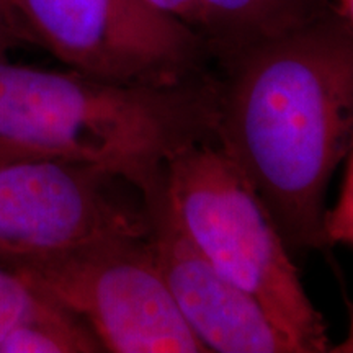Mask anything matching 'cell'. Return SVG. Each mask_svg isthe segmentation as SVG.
Instances as JSON below:
<instances>
[{
  "label": "cell",
  "instance_id": "obj_1",
  "mask_svg": "<svg viewBox=\"0 0 353 353\" xmlns=\"http://www.w3.org/2000/svg\"><path fill=\"white\" fill-rule=\"evenodd\" d=\"M214 143L291 252L327 247V190L353 138V33L330 10L223 64Z\"/></svg>",
  "mask_w": 353,
  "mask_h": 353
},
{
  "label": "cell",
  "instance_id": "obj_2",
  "mask_svg": "<svg viewBox=\"0 0 353 353\" xmlns=\"http://www.w3.org/2000/svg\"><path fill=\"white\" fill-rule=\"evenodd\" d=\"M216 117L213 74L180 85H138L0 57V143L100 167L144 198L161 187L175 154L214 141Z\"/></svg>",
  "mask_w": 353,
  "mask_h": 353
},
{
  "label": "cell",
  "instance_id": "obj_3",
  "mask_svg": "<svg viewBox=\"0 0 353 353\" xmlns=\"http://www.w3.org/2000/svg\"><path fill=\"white\" fill-rule=\"evenodd\" d=\"M162 187L192 244L262 304L299 353L330 352L324 317L304 290L283 234L214 141L175 154L165 165Z\"/></svg>",
  "mask_w": 353,
  "mask_h": 353
},
{
  "label": "cell",
  "instance_id": "obj_4",
  "mask_svg": "<svg viewBox=\"0 0 353 353\" xmlns=\"http://www.w3.org/2000/svg\"><path fill=\"white\" fill-rule=\"evenodd\" d=\"M2 265L82 321L101 352L208 353L176 307L149 234Z\"/></svg>",
  "mask_w": 353,
  "mask_h": 353
},
{
  "label": "cell",
  "instance_id": "obj_5",
  "mask_svg": "<svg viewBox=\"0 0 353 353\" xmlns=\"http://www.w3.org/2000/svg\"><path fill=\"white\" fill-rule=\"evenodd\" d=\"M10 7L25 41L68 69L157 87L210 76L205 39L145 0H10Z\"/></svg>",
  "mask_w": 353,
  "mask_h": 353
},
{
  "label": "cell",
  "instance_id": "obj_6",
  "mask_svg": "<svg viewBox=\"0 0 353 353\" xmlns=\"http://www.w3.org/2000/svg\"><path fill=\"white\" fill-rule=\"evenodd\" d=\"M149 229L144 195L120 175L44 156L0 162V263L54 257Z\"/></svg>",
  "mask_w": 353,
  "mask_h": 353
},
{
  "label": "cell",
  "instance_id": "obj_7",
  "mask_svg": "<svg viewBox=\"0 0 353 353\" xmlns=\"http://www.w3.org/2000/svg\"><path fill=\"white\" fill-rule=\"evenodd\" d=\"M149 241L180 314L206 352L299 353L265 307L224 276L180 226L164 187L145 196Z\"/></svg>",
  "mask_w": 353,
  "mask_h": 353
},
{
  "label": "cell",
  "instance_id": "obj_8",
  "mask_svg": "<svg viewBox=\"0 0 353 353\" xmlns=\"http://www.w3.org/2000/svg\"><path fill=\"white\" fill-rule=\"evenodd\" d=\"M203 38L223 65L260 43L334 10L332 0H196Z\"/></svg>",
  "mask_w": 353,
  "mask_h": 353
},
{
  "label": "cell",
  "instance_id": "obj_9",
  "mask_svg": "<svg viewBox=\"0 0 353 353\" xmlns=\"http://www.w3.org/2000/svg\"><path fill=\"white\" fill-rule=\"evenodd\" d=\"M68 319L77 317L0 263V342L21 325Z\"/></svg>",
  "mask_w": 353,
  "mask_h": 353
},
{
  "label": "cell",
  "instance_id": "obj_10",
  "mask_svg": "<svg viewBox=\"0 0 353 353\" xmlns=\"http://www.w3.org/2000/svg\"><path fill=\"white\" fill-rule=\"evenodd\" d=\"M325 237L327 244L353 247V138L345 157V172L332 208L325 214Z\"/></svg>",
  "mask_w": 353,
  "mask_h": 353
},
{
  "label": "cell",
  "instance_id": "obj_11",
  "mask_svg": "<svg viewBox=\"0 0 353 353\" xmlns=\"http://www.w3.org/2000/svg\"><path fill=\"white\" fill-rule=\"evenodd\" d=\"M145 2L170 19L187 25L203 38V17L196 0H145Z\"/></svg>",
  "mask_w": 353,
  "mask_h": 353
},
{
  "label": "cell",
  "instance_id": "obj_12",
  "mask_svg": "<svg viewBox=\"0 0 353 353\" xmlns=\"http://www.w3.org/2000/svg\"><path fill=\"white\" fill-rule=\"evenodd\" d=\"M25 41L13 17L10 0H0V57H7L17 43Z\"/></svg>",
  "mask_w": 353,
  "mask_h": 353
},
{
  "label": "cell",
  "instance_id": "obj_13",
  "mask_svg": "<svg viewBox=\"0 0 353 353\" xmlns=\"http://www.w3.org/2000/svg\"><path fill=\"white\" fill-rule=\"evenodd\" d=\"M332 6L353 33V0H332Z\"/></svg>",
  "mask_w": 353,
  "mask_h": 353
},
{
  "label": "cell",
  "instance_id": "obj_14",
  "mask_svg": "<svg viewBox=\"0 0 353 353\" xmlns=\"http://www.w3.org/2000/svg\"><path fill=\"white\" fill-rule=\"evenodd\" d=\"M330 353H353V306L350 307V317H348L347 335L337 345H332Z\"/></svg>",
  "mask_w": 353,
  "mask_h": 353
},
{
  "label": "cell",
  "instance_id": "obj_15",
  "mask_svg": "<svg viewBox=\"0 0 353 353\" xmlns=\"http://www.w3.org/2000/svg\"><path fill=\"white\" fill-rule=\"evenodd\" d=\"M26 156H33V154H28L21 149L12 148L6 143H0V162L2 161H8V159H15V157H26Z\"/></svg>",
  "mask_w": 353,
  "mask_h": 353
}]
</instances>
